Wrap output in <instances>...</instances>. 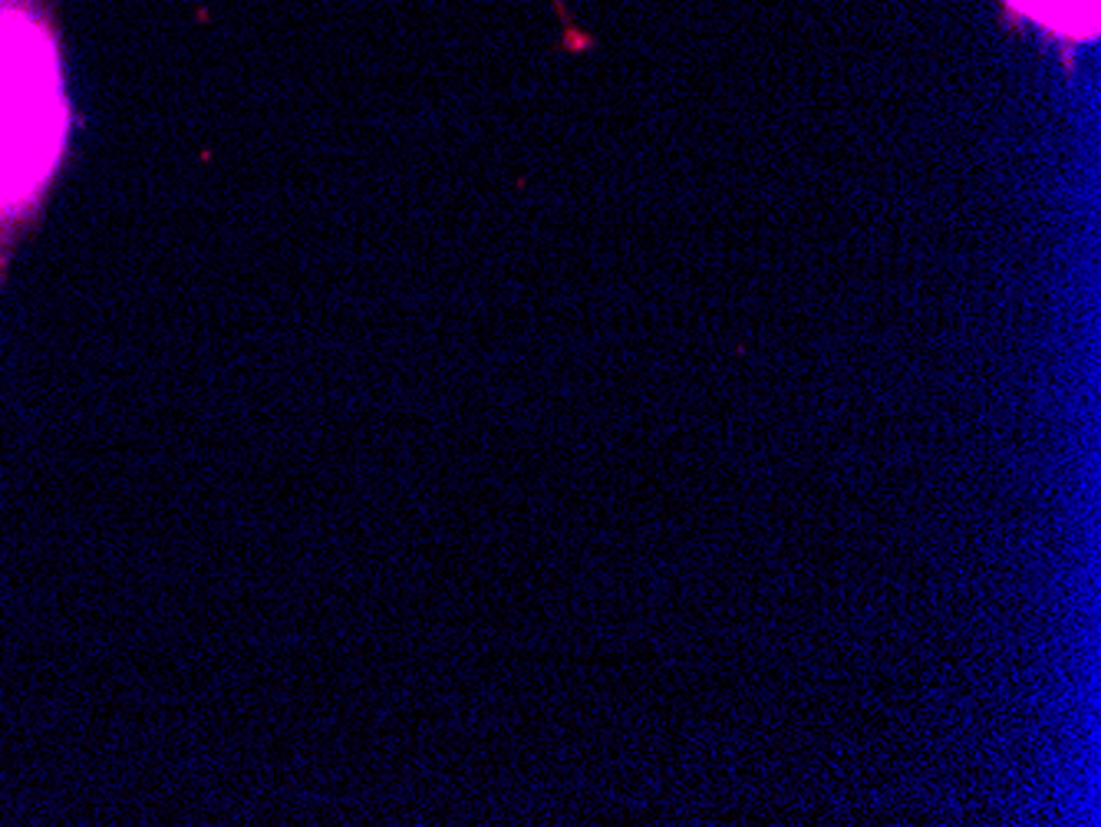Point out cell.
I'll list each match as a JSON object with an SVG mask.
<instances>
[{"mask_svg": "<svg viewBox=\"0 0 1101 827\" xmlns=\"http://www.w3.org/2000/svg\"><path fill=\"white\" fill-rule=\"evenodd\" d=\"M70 123L53 3L0 0V267L63 166Z\"/></svg>", "mask_w": 1101, "mask_h": 827, "instance_id": "6da1fadb", "label": "cell"}]
</instances>
